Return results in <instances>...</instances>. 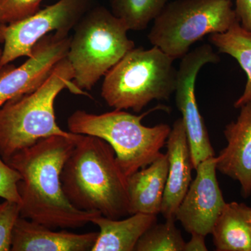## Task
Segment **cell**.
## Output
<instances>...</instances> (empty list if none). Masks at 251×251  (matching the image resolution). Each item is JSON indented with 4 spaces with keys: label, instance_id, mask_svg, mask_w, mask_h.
Wrapping results in <instances>:
<instances>
[{
    "label": "cell",
    "instance_id": "6da1fadb",
    "mask_svg": "<svg viewBox=\"0 0 251 251\" xmlns=\"http://www.w3.org/2000/svg\"><path fill=\"white\" fill-rule=\"evenodd\" d=\"M80 136L50 137L18 151L6 162L22 177L18 184L21 217L54 229L80 228L102 216L75 207L63 189V168Z\"/></svg>",
    "mask_w": 251,
    "mask_h": 251
},
{
    "label": "cell",
    "instance_id": "7a4b0ae2",
    "mask_svg": "<svg viewBox=\"0 0 251 251\" xmlns=\"http://www.w3.org/2000/svg\"><path fill=\"white\" fill-rule=\"evenodd\" d=\"M64 193L80 210L111 219L129 216L127 176L105 140L81 135L63 168Z\"/></svg>",
    "mask_w": 251,
    "mask_h": 251
},
{
    "label": "cell",
    "instance_id": "3957f363",
    "mask_svg": "<svg viewBox=\"0 0 251 251\" xmlns=\"http://www.w3.org/2000/svg\"><path fill=\"white\" fill-rule=\"evenodd\" d=\"M74 73L67 57L35 91L11 99L0 107V156L5 162L18 151L54 135L76 138L80 134L62 129L56 121L54 103L64 89L88 96L73 83Z\"/></svg>",
    "mask_w": 251,
    "mask_h": 251
},
{
    "label": "cell",
    "instance_id": "277c9868",
    "mask_svg": "<svg viewBox=\"0 0 251 251\" xmlns=\"http://www.w3.org/2000/svg\"><path fill=\"white\" fill-rule=\"evenodd\" d=\"M164 108L159 105L140 115L115 109L102 114L77 110L68 118V128L75 134L92 135L107 142L128 177L151 164L166 145L171 130L169 125L146 126L142 124L150 112Z\"/></svg>",
    "mask_w": 251,
    "mask_h": 251
},
{
    "label": "cell",
    "instance_id": "5b68a950",
    "mask_svg": "<svg viewBox=\"0 0 251 251\" xmlns=\"http://www.w3.org/2000/svg\"><path fill=\"white\" fill-rule=\"evenodd\" d=\"M174 61L156 46L134 48L105 74L102 98L115 110L135 112L153 100H168L177 83Z\"/></svg>",
    "mask_w": 251,
    "mask_h": 251
},
{
    "label": "cell",
    "instance_id": "8992f818",
    "mask_svg": "<svg viewBox=\"0 0 251 251\" xmlns=\"http://www.w3.org/2000/svg\"><path fill=\"white\" fill-rule=\"evenodd\" d=\"M67 54L73 83L90 91L127 52L135 48L123 21L103 6L91 8L74 28Z\"/></svg>",
    "mask_w": 251,
    "mask_h": 251
},
{
    "label": "cell",
    "instance_id": "52a82bcc",
    "mask_svg": "<svg viewBox=\"0 0 251 251\" xmlns=\"http://www.w3.org/2000/svg\"><path fill=\"white\" fill-rule=\"evenodd\" d=\"M229 0H175L153 21L150 44L173 59H181L204 36L228 30L238 21Z\"/></svg>",
    "mask_w": 251,
    "mask_h": 251
},
{
    "label": "cell",
    "instance_id": "ba28073f",
    "mask_svg": "<svg viewBox=\"0 0 251 251\" xmlns=\"http://www.w3.org/2000/svg\"><path fill=\"white\" fill-rule=\"evenodd\" d=\"M93 1L59 0L29 17L0 25V43L4 44L0 69L20 57H30L38 41L52 31L69 35Z\"/></svg>",
    "mask_w": 251,
    "mask_h": 251
},
{
    "label": "cell",
    "instance_id": "9c48e42d",
    "mask_svg": "<svg viewBox=\"0 0 251 251\" xmlns=\"http://www.w3.org/2000/svg\"><path fill=\"white\" fill-rule=\"evenodd\" d=\"M220 58L210 45L204 44L189 51L181 58L177 70L175 100L181 114L191 150L193 168L211 157L215 156L204 119L196 100V82L198 73L204 65L216 64Z\"/></svg>",
    "mask_w": 251,
    "mask_h": 251
},
{
    "label": "cell",
    "instance_id": "30bf717a",
    "mask_svg": "<svg viewBox=\"0 0 251 251\" xmlns=\"http://www.w3.org/2000/svg\"><path fill=\"white\" fill-rule=\"evenodd\" d=\"M71 36L50 33L38 41L32 54L22 65L12 64L0 69V107L8 100L37 90L54 67L67 57Z\"/></svg>",
    "mask_w": 251,
    "mask_h": 251
},
{
    "label": "cell",
    "instance_id": "8fae6325",
    "mask_svg": "<svg viewBox=\"0 0 251 251\" xmlns=\"http://www.w3.org/2000/svg\"><path fill=\"white\" fill-rule=\"evenodd\" d=\"M196 171V178L191 181L175 217L188 233L206 237L211 234L226 202L216 177V156L201 162Z\"/></svg>",
    "mask_w": 251,
    "mask_h": 251
},
{
    "label": "cell",
    "instance_id": "7c38bea8",
    "mask_svg": "<svg viewBox=\"0 0 251 251\" xmlns=\"http://www.w3.org/2000/svg\"><path fill=\"white\" fill-rule=\"evenodd\" d=\"M235 121L224 130L227 145L216 157V169L239 182L243 197L251 195V101L242 105Z\"/></svg>",
    "mask_w": 251,
    "mask_h": 251
},
{
    "label": "cell",
    "instance_id": "4fadbf2b",
    "mask_svg": "<svg viewBox=\"0 0 251 251\" xmlns=\"http://www.w3.org/2000/svg\"><path fill=\"white\" fill-rule=\"evenodd\" d=\"M166 145L168 173L161 213L166 219L176 220V210L191 185L194 169L181 117L173 124Z\"/></svg>",
    "mask_w": 251,
    "mask_h": 251
},
{
    "label": "cell",
    "instance_id": "5bb4252c",
    "mask_svg": "<svg viewBox=\"0 0 251 251\" xmlns=\"http://www.w3.org/2000/svg\"><path fill=\"white\" fill-rule=\"evenodd\" d=\"M99 232L77 234L57 232L47 226L21 217L13 231L11 251H91Z\"/></svg>",
    "mask_w": 251,
    "mask_h": 251
},
{
    "label": "cell",
    "instance_id": "9a60e30c",
    "mask_svg": "<svg viewBox=\"0 0 251 251\" xmlns=\"http://www.w3.org/2000/svg\"><path fill=\"white\" fill-rule=\"evenodd\" d=\"M168 173V157L161 152L151 164L127 177L129 215L161 213Z\"/></svg>",
    "mask_w": 251,
    "mask_h": 251
},
{
    "label": "cell",
    "instance_id": "2e32d148",
    "mask_svg": "<svg viewBox=\"0 0 251 251\" xmlns=\"http://www.w3.org/2000/svg\"><path fill=\"white\" fill-rule=\"evenodd\" d=\"M156 223V215L143 213L123 220L97 216L92 224L98 226L99 235L91 251H135L140 237Z\"/></svg>",
    "mask_w": 251,
    "mask_h": 251
},
{
    "label": "cell",
    "instance_id": "e0dca14e",
    "mask_svg": "<svg viewBox=\"0 0 251 251\" xmlns=\"http://www.w3.org/2000/svg\"><path fill=\"white\" fill-rule=\"evenodd\" d=\"M211 234L218 251H251V207L226 203Z\"/></svg>",
    "mask_w": 251,
    "mask_h": 251
},
{
    "label": "cell",
    "instance_id": "ac0fdd59",
    "mask_svg": "<svg viewBox=\"0 0 251 251\" xmlns=\"http://www.w3.org/2000/svg\"><path fill=\"white\" fill-rule=\"evenodd\" d=\"M209 41L219 52L236 59L247 75L244 92L234 103V108L239 109L251 101V31L237 22L225 32L210 34Z\"/></svg>",
    "mask_w": 251,
    "mask_h": 251
},
{
    "label": "cell",
    "instance_id": "d6986e66",
    "mask_svg": "<svg viewBox=\"0 0 251 251\" xmlns=\"http://www.w3.org/2000/svg\"><path fill=\"white\" fill-rule=\"evenodd\" d=\"M112 14L128 30L143 31L159 15L171 0H108Z\"/></svg>",
    "mask_w": 251,
    "mask_h": 251
},
{
    "label": "cell",
    "instance_id": "ffe728a7",
    "mask_svg": "<svg viewBox=\"0 0 251 251\" xmlns=\"http://www.w3.org/2000/svg\"><path fill=\"white\" fill-rule=\"evenodd\" d=\"M164 224H155L137 243L136 251H184L185 242L175 219H166Z\"/></svg>",
    "mask_w": 251,
    "mask_h": 251
},
{
    "label": "cell",
    "instance_id": "44dd1931",
    "mask_svg": "<svg viewBox=\"0 0 251 251\" xmlns=\"http://www.w3.org/2000/svg\"><path fill=\"white\" fill-rule=\"evenodd\" d=\"M42 0H0V25L29 17L40 9Z\"/></svg>",
    "mask_w": 251,
    "mask_h": 251
},
{
    "label": "cell",
    "instance_id": "7402d4cb",
    "mask_svg": "<svg viewBox=\"0 0 251 251\" xmlns=\"http://www.w3.org/2000/svg\"><path fill=\"white\" fill-rule=\"evenodd\" d=\"M20 216L19 203L7 200L0 203V251L11 250L13 231Z\"/></svg>",
    "mask_w": 251,
    "mask_h": 251
},
{
    "label": "cell",
    "instance_id": "603a6c76",
    "mask_svg": "<svg viewBox=\"0 0 251 251\" xmlns=\"http://www.w3.org/2000/svg\"><path fill=\"white\" fill-rule=\"evenodd\" d=\"M21 179L20 173L0 156V198L20 204L18 184Z\"/></svg>",
    "mask_w": 251,
    "mask_h": 251
},
{
    "label": "cell",
    "instance_id": "cb8c5ba5",
    "mask_svg": "<svg viewBox=\"0 0 251 251\" xmlns=\"http://www.w3.org/2000/svg\"><path fill=\"white\" fill-rule=\"evenodd\" d=\"M234 2V11L239 24L251 31V0H229Z\"/></svg>",
    "mask_w": 251,
    "mask_h": 251
},
{
    "label": "cell",
    "instance_id": "d4e9b609",
    "mask_svg": "<svg viewBox=\"0 0 251 251\" xmlns=\"http://www.w3.org/2000/svg\"><path fill=\"white\" fill-rule=\"evenodd\" d=\"M191 238L185 244L184 251H206L205 236L198 233H192Z\"/></svg>",
    "mask_w": 251,
    "mask_h": 251
},
{
    "label": "cell",
    "instance_id": "484cf974",
    "mask_svg": "<svg viewBox=\"0 0 251 251\" xmlns=\"http://www.w3.org/2000/svg\"><path fill=\"white\" fill-rule=\"evenodd\" d=\"M1 54H2V49L0 48V59H1Z\"/></svg>",
    "mask_w": 251,
    "mask_h": 251
}]
</instances>
